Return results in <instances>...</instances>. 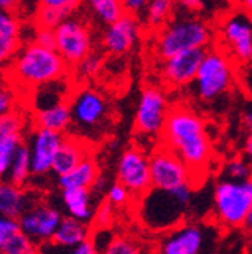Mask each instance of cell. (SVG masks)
<instances>
[{"label":"cell","instance_id":"cell-1","mask_svg":"<svg viewBox=\"0 0 252 254\" xmlns=\"http://www.w3.org/2000/svg\"><path fill=\"white\" fill-rule=\"evenodd\" d=\"M163 145L175 151L189 167L194 179H201L211 161V142L204 120L187 106H175L169 111L162 132Z\"/></svg>","mask_w":252,"mask_h":254},{"label":"cell","instance_id":"cell-2","mask_svg":"<svg viewBox=\"0 0 252 254\" xmlns=\"http://www.w3.org/2000/svg\"><path fill=\"white\" fill-rule=\"evenodd\" d=\"M194 197V185L184 183L174 189L151 188L141 197L139 219L142 224L154 232H168L184 218Z\"/></svg>","mask_w":252,"mask_h":254},{"label":"cell","instance_id":"cell-3","mask_svg":"<svg viewBox=\"0 0 252 254\" xmlns=\"http://www.w3.org/2000/svg\"><path fill=\"white\" fill-rule=\"evenodd\" d=\"M70 65L56 49H47L37 43L20 46L9 65L11 77L23 86L38 88L49 82L62 79Z\"/></svg>","mask_w":252,"mask_h":254},{"label":"cell","instance_id":"cell-4","mask_svg":"<svg viewBox=\"0 0 252 254\" xmlns=\"http://www.w3.org/2000/svg\"><path fill=\"white\" fill-rule=\"evenodd\" d=\"M211 40L213 30L207 21L192 14H183L171 18L155 32L152 50L163 61L186 50L208 49Z\"/></svg>","mask_w":252,"mask_h":254},{"label":"cell","instance_id":"cell-5","mask_svg":"<svg viewBox=\"0 0 252 254\" xmlns=\"http://www.w3.org/2000/svg\"><path fill=\"white\" fill-rule=\"evenodd\" d=\"M237 79V65L220 47L205 50L195 80L191 83L195 97L202 103H213L227 95Z\"/></svg>","mask_w":252,"mask_h":254},{"label":"cell","instance_id":"cell-6","mask_svg":"<svg viewBox=\"0 0 252 254\" xmlns=\"http://www.w3.org/2000/svg\"><path fill=\"white\" fill-rule=\"evenodd\" d=\"M71 129L82 139L103 136L110 124V105L106 95L91 86H82L70 95Z\"/></svg>","mask_w":252,"mask_h":254},{"label":"cell","instance_id":"cell-7","mask_svg":"<svg viewBox=\"0 0 252 254\" xmlns=\"http://www.w3.org/2000/svg\"><path fill=\"white\" fill-rule=\"evenodd\" d=\"M252 206V179L217 182L213 192V209L217 221L225 227H240Z\"/></svg>","mask_w":252,"mask_h":254},{"label":"cell","instance_id":"cell-8","mask_svg":"<svg viewBox=\"0 0 252 254\" xmlns=\"http://www.w3.org/2000/svg\"><path fill=\"white\" fill-rule=\"evenodd\" d=\"M219 46L237 67L252 64V15L242 8L225 15L219 24Z\"/></svg>","mask_w":252,"mask_h":254},{"label":"cell","instance_id":"cell-9","mask_svg":"<svg viewBox=\"0 0 252 254\" xmlns=\"http://www.w3.org/2000/svg\"><path fill=\"white\" fill-rule=\"evenodd\" d=\"M166 92L159 86H147L139 95L135 115V129L144 136H160L169 115Z\"/></svg>","mask_w":252,"mask_h":254},{"label":"cell","instance_id":"cell-10","mask_svg":"<svg viewBox=\"0 0 252 254\" xmlns=\"http://www.w3.org/2000/svg\"><path fill=\"white\" fill-rule=\"evenodd\" d=\"M56 50L70 67L92 52V35L88 24L79 17H68L56 29Z\"/></svg>","mask_w":252,"mask_h":254},{"label":"cell","instance_id":"cell-11","mask_svg":"<svg viewBox=\"0 0 252 254\" xmlns=\"http://www.w3.org/2000/svg\"><path fill=\"white\" fill-rule=\"evenodd\" d=\"M151 185L157 189H174L184 183H192V173L181 157L166 145L155 148L150 156Z\"/></svg>","mask_w":252,"mask_h":254},{"label":"cell","instance_id":"cell-12","mask_svg":"<svg viewBox=\"0 0 252 254\" xmlns=\"http://www.w3.org/2000/svg\"><path fill=\"white\" fill-rule=\"evenodd\" d=\"M118 182L130 190V194L141 198L152 188L150 156L139 147H130L125 150L116 168Z\"/></svg>","mask_w":252,"mask_h":254},{"label":"cell","instance_id":"cell-13","mask_svg":"<svg viewBox=\"0 0 252 254\" xmlns=\"http://www.w3.org/2000/svg\"><path fill=\"white\" fill-rule=\"evenodd\" d=\"M62 219H64V215L60 213V210L49 204L35 203L20 216L18 224L23 233L43 245L51 241Z\"/></svg>","mask_w":252,"mask_h":254},{"label":"cell","instance_id":"cell-14","mask_svg":"<svg viewBox=\"0 0 252 254\" xmlns=\"http://www.w3.org/2000/svg\"><path fill=\"white\" fill-rule=\"evenodd\" d=\"M205 50L207 49L186 50L163 59L160 67V74L163 80L174 88L191 85L197 77Z\"/></svg>","mask_w":252,"mask_h":254},{"label":"cell","instance_id":"cell-15","mask_svg":"<svg viewBox=\"0 0 252 254\" xmlns=\"http://www.w3.org/2000/svg\"><path fill=\"white\" fill-rule=\"evenodd\" d=\"M141 38V24L135 14L125 12L122 17L107 24L103 34V49L112 56L129 53Z\"/></svg>","mask_w":252,"mask_h":254},{"label":"cell","instance_id":"cell-16","mask_svg":"<svg viewBox=\"0 0 252 254\" xmlns=\"http://www.w3.org/2000/svg\"><path fill=\"white\" fill-rule=\"evenodd\" d=\"M205 229L198 222H181L168 230L159 245V254H201Z\"/></svg>","mask_w":252,"mask_h":254},{"label":"cell","instance_id":"cell-17","mask_svg":"<svg viewBox=\"0 0 252 254\" xmlns=\"http://www.w3.org/2000/svg\"><path fill=\"white\" fill-rule=\"evenodd\" d=\"M64 133L49 130L44 127H37L32 130L27 145L30 150L34 176H46L51 171L54 156L64 141Z\"/></svg>","mask_w":252,"mask_h":254},{"label":"cell","instance_id":"cell-18","mask_svg":"<svg viewBox=\"0 0 252 254\" xmlns=\"http://www.w3.org/2000/svg\"><path fill=\"white\" fill-rule=\"evenodd\" d=\"M86 157H89V148L85 144V139L76 135H65L54 156L51 173L56 177L64 176L76 168Z\"/></svg>","mask_w":252,"mask_h":254},{"label":"cell","instance_id":"cell-19","mask_svg":"<svg viewBox=\"0 0 252 254\" xmlns=\"http://www.w3.org/2000/svg\"><path fill=\"white\" fill-rule=\"evenodd\" d=\"M34 204V198L26 192L23 186L14 185L9 180H0V215L2 216L20 219V216Z\"/></svg>","mask_w":252,"mask_h":254},{"label":"cell","instance_id":"cell-20","mask_svg":"<svg viewBox=\"0 0 252 254\" xmlns=\"http://www.w3.org/2000/svg\"><path fill=\"white\" fill-rule=\"evenodd\" d=\"M71 109L68 102H59L51 106L38 109L35 114L37 127H44L49 130H54L59 133H65L71 129Z\"/></svg>","mask_w":252,"mask_h":254},{"label":"cell","instance_id":"cell-21","mask_svg":"<svg viewBox=\"0 0 252 254\" xmlns=\"http://www.w3.org/2000/svg\"><path fill=\"white\" fill-rule=\"evenodd\" d=\"M89 239V229L88 222H83L73 216H64L62 222L59 224L54 236L51 238V244L62 248V250H71L77 247L79 244Z\"/></svg>","mask_w":252,"mask_h":254},{"label":"cell","instance_id":"cell-22","mask_svg":"<svg viewBox=\"0 0 252 254\" xmlns=\"http://www.w3.org/2000/svg\"><path fill=\"white\" fill-rule=\"evenodd\" d=\"M62 203L70 216L83 222H89L94 218L92 198L88 188H70L62 189Z\"/></svg>","mask_w":252,"mask_h":254},{"label":"cell","instance_id":"cell-23","mask_svg":"<svg viewBox=\"0 0 252 254\" xmlns=\"http://www.w3.org/2000/svg\"><path fill=\"white\" fill-rule=\"evenodd\" d=\"M99 177V167L96 161L89 156L85 161H82L76 168H73L70 173L57 177V183L62 189L70 188H91L97 182Z\"/></svg>","mask_w":252,"mask_h":254},{"label":"cell","instance_id":"cell-24","mask_svg":"<svg viewBox=\"0 0 252 254\" xmlns=\"http://www.w3.org/2000/svg\"><path fill=\"white\" fill-rule=\"evenodd\" d=\"M175 6L177 0H150L142 11L145 26L154 32L162 29L172 18Z\"/></svg>","mask_w":252,"mask_h":254},{"label":"cell","instance_id":"cell-25","mask_svg":"<svg viewBox=\"0 0 252 254\" xmlns=\"http://www.w3.org/2000/svg\"><path fill=\"white\" fill-rule=\"evenodd\" d=\"M32 174V161H30V150L27 144H21L15 153L11 170L8 173V180L14 185L24 186Z\"/></svg>","mask_w":252,"mask_h":254},{"label":"cell","instance_id":"cell-26","mask_svg":"<svg viewBox=\"0 0 252 254\" xmlns=\"http://www.w3.org/2000/svg\"><path fill=\"white\" fill-rule=\"evenodd\" d=\"M86 3L92 15L106 26L125 14L122 0H86Z\"/></svg>","mask_w":252,"mask_h":254},{"label":"cell","instance_id":"cell-27","mask_svg":"<svg viewBox=\"0 0 252 254\" xmlns=\"http://www.w3.org/2000/svg\"><path fill=\"white\" fill-rule=\"evenodd\" d=\"M77 8L73 6H64V8H57V6H44L38 5L37 14H35V26L37 27H50L56 29L62 21L67 20L74 14Z\"/></svg>","mask_w":252,"mask_h":254},{"label":"cell","instance_id":"cell-28","mask_svg":"<svg viewBox=\"0 0 252 254\" xmlns=\"http://www.w3.org/2000/svg\"><path fill=\"white\" fill-rule=\"evenodd\" d=\"M24 126H26L24 117L17 109L0 115V141L14 136H23Z\"/></svg>","mask_w":252,"mask_h":254},{"label":"cell","instance_id":"cell-29","mask_svg":"<svg viewBox=\"0 0 252 254\" xmlns=\"http://www.w3.org/2000/svg\"><path fill=\"white\" fill-rule=\"evenodd\" d=\"M40 244L18 230L3 245V254H40Z\"/></svg>","mask_w":252,"mask_h":254},{"label":"cell","instance_id":"cell-30","mask_svg":"<svg viewBox=\"0 0 252 254\" xmlns=\"http://www.w3.org/2000/svg\"><path fill=\"white\" fill-rule=\"evenodd\" d=\"M21 144H23V136H14L0 141V179L8 177L15 153Z\"/></svg>","mask_w":252,"mask_h":254},{"label":"cell","instance_id":"cell-31","mask_svg":"<svg viewBox=\"0 0 252 254\" xmlns=\"http://www.w3.org/2000/svg\"><path fill=\"white\" fill-rule=\"evenodd\" d=\"M225 176L233 180H251L252 179V164L249 159L234 157L225 165Z\"/></svg>","mask_w":252,"mask_h":254},{"label":"cell","instance_id":"cell-32","mask_svg":"<svg viewBox=\"0 0 252 254\" xmlns=\"http://www.w3.org/2000/svg\"><path fill=\"white\" fill-rule=\"evenodd\" d=\"M103 58L99 53L91 52L88 56H85L77 65H74L76 68V74L82 79H88V77H94L96 74H99V71L103 67Z\"/></svg>","mask_w":252,"mask_h":254},{"label":"cell","instance_id":"cell-33","mask_svg":"<svg viewBox=\"0 0 252 254\" xmlns=\"http://www.w3.org/2000/svg\"><path fill=\"white\" fill-rule=\"evenodd\" d=\"M100 254H142L139 245L129 238L113 236Z\"/></svg>","mask_w":252,"mask_h":254},{"label":"cell","instance_id":"cell-34","mask_svg":"<svg viewBox=\"0 0 252 254\" xmlns=\"http://www.w3.org/2000/svg\"><path fill=\"white\" fill-rule=\"evenodd\" d=\"M0 34L8 37H18L20 34V20L15 11L0 8Z\"/></svg>","mask_w":252,"mask_h":254},{"label":"cell","instance_id":"cell-35","mask_svg":"<svg viewBox=\"0 0 252 254\" xmlns=\"http://www.w3.org/2000/svg\"><path fill=\"white\" fill-rule=\"evenodd\" d=\"M20 49L18 37H8L0 34V68L9 62Z\"/></svg>","mask_w":252,"mask_h":254},{"label":"cell","instance_id":"cell-36","mask_svg":"<svg viewBox=\"0 0 252 254\" xmlns=\"http://www.w3.org/2000/svg\"><path fill=\"white\" fill-rule=\"evenodd\" d=\"M132 194H130V190L125 188L122 183H115L109 188L107 190V201L112 203L113 206H124V204H127L129 200H130Z\"/></svg>","mask_w":252,"mask_h":254},{"label":"cell","instance_id":"cell-37","mask_svg":"<svg viewBox=\"0 0 252 254\" xmlns=\"http://www.w3.org/2000/svg\"><path fill=\"white\" fill-rule=\"evenodd\" d=\"M113 209H115V206L106 200V203H103L96 210V215H94V218H96V219H94V221H96V226L99 229H107L110 226V222L113 219Z\"/></svg>","mask_w":252,"mask_h":254},{"label":"cell","instance_id":"cell-38","mask_svg":"<svg viewBox=\"0 0 252 254\" xmlns=\"http://www.w3.org/2000/svg\"><path fill=\"white\" fill-rule=\"evenodd\" d=\"M34 43L47 47V49H56V32L50 27H35V37Z\"/></svg>","mask_w":252,"mask_h":254},{"label":"cell","instance_id":"cell-39","mask_svg":"<svg viewBox=\"0 0 252 254\" xmlns=\"http://www.w3.org/2000/svg\"><path fill=\"white\" fill-rule=\"evenodd\" d=\"M18 230H20L18 219H12V218H6L0 215V247Z\"/></svg>","mask_w":252,"mask_h":254},{"label":"cell","instance_id":"cell-40","mask_svg":"<svg viewBox=\"0 0 252 254\" xmlns=\"http://www.w3.org/2000/svg\"><path fill=\"white\" fill-rule=\"evenodd\" d=\"M15 109V97L9 88L0 85V115Z\"/></svg>","mask_w":252,"mask_h":254},{"label":"cell","instance_id":"cell-41","mask_svg":"<svg viewBox=\"0 0 252 254\" xmlns=\"http://www.w3.org/2000/svg\"><path fill=\"white\" fill-rule=\"evenodd\" d=\"M65 254H100V253H99L97 247L94 245L92 239H86L85 242L79 244L77 247L68 250Z\"/></svg>","mask_w":252,"mask_h":254},{"label":"cell","instance_id":"cell-42","mask_svg":"<svg viewBox=\"0 0 252 254\" xmlns=\"http://www.w3.org/2000/svg\"><path fill=\"white\" fill-rule=\"evenodd\" d=\"M150 0H122V3H124V8H125V12H129V14H141L145 6L148 5Z\"/></svg>","mask_w":252,"mask_h":254},{"label":"cell","instance_id":"cell-43","mask_svg":"<svg viewBox=\"0 0 252 254\" xmlns=\"http://www.w3.org/2000/svg\"><path fill=\"white\" fill-rule=\"evenodd\" d=\"M177 6H180L187 14H192L202 9V0H177Z\"/></svg>","mask_w":252,"mask_h":254},{"label":"cell","instance_id":"cell-44","mask_svg":"<svg viewBox=\"0 0 252 254\" xmlns=\"http://www.w3.org/2000/svg\"><path fill=\"white\" fill-rule=\"evenodd\" d=\"M82 0H38V5L44 6H57V8H64V6H73L77 8L80 5Z\"/></svg>","mask_w":252,"mask_h":254},{"label":"cell","instance_id":"cell-45","mask_svg":"<svg viewBox=\"0 0 252 254\" xmlns=\"http://www.w3.org/2000/svg\"><path fill=\"white\" fill-rule=\"evenodd\" d=\"M242 123L245 126L248 135H252V102H248L245 105L243 112H242Z\"/></svg>","mask_w":252,"mask_h":254},{"label":"cell","instance_id":"cell-46","mask_svg":"<svg viewBox=\"0 0 252 254\" xmlns=\"http://www.w3.org/2000/svg\"><path fill=\"white\" fill-rule=\"evenodd\" d=\"M242 80H243V86H245L246 92L249 94V97L252 99V64H251V65H248V67H243Z\"/></svg>","mask_w":252,"mask_h":254},{"label":"cell","instance_id":"cell-47","mask_svg":"<svg viewBox=\"0 0 252 254\" xmlns=\"http://www.w3.org/2000/svg\"><path fill=\"white\" fill-rule=\"evenodd\" d=\"M20 3H21V0H0V8L17 11V8L20 6Z\"/></svg>","mask_w":252,"mask_h":254},{"label":"cell","instance_id":"cell-48","mask_svg":"<svg viewBox=\"0 0 252 254\" xmlns=\"http://www.w3.org/2000/svg\"><path fill=\"white\" fill-rule=\"evenodd\" d=\"M245 153H246V157L249 159V162L252 164V135H248V139L245 144Z\"/></svg>","mask_w":252,"mask_h":254},{"label":"cell","instance_id":"cell-49","mask_svg":"<svg viewBox=\"0 0 252 254\" xmlns=\"http://www.w3.org/2000/svg\"><path fill=\"white\" fill-rule=\"evenodd\" d=\"M239 6H240L243 11H246L248 14L252 15V0H240V2H239Z\"/></svg>","mask_w":252,"mask_h":254},{"label":"cell","instance_id":"cell-50","mask_svg":"<svg viewBox=\"0 0 252 254\" xmlns=\"http://www.w3.org/2000/svg\"><path fill=\"white\" fill-rule=\"evenodd\" d=\"M243 227L252 229V206H251V209H249V212H248V215H246V218L243 221Z\"/></svg>","mask_w":252,"mask_h":254},{"label":"cell","instance_id":"cell-51","mask_svg":"<svg viewBox=\"0 0 252 254\" xmlns=\"http://www.w3.org/2000/svg\"><path fill=\"white\" fill-rule=\"evenodd\" d=\"M228 2H233V3H239L240 0H228Z\"/></svg>","mask_w":252,"mask_h":254},{"label":"cell","instance_id":"cell-52","mask_svg":"<svg viewBox=\"0 0 252 254\" xmlns=\"http://www.w3.org/2000/svg\"><path fill=\"white\" fill-rule=\"evenodd\" d=\"M0 254H3V248L2 247H0Z\"/></svg>","mask_w":252,"mask_h":254}]
</instances>
